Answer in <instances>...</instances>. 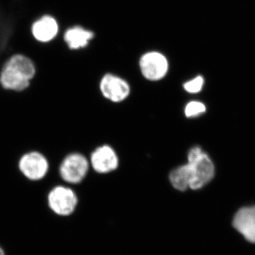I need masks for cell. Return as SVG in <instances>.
Listing matches in <instances>:
<instances>
[{"label": "cell", "instance_id": "cell-8", "mask_svg": "<svg viewBox=\"0 0 255 255\" xmlns=\"http://www.w3.org/2000/svg\"><path fill=\"white\" fill-rule=\"evenodd\" d=\"M90 164L97 173H110L118 168L119 157L111 146L102 145L92 152Z\"/></svg>", "mask_w": 255, "mask_h": 255}, {"label": "cell", "instance_id": "cell-12", "mask_svg": "<svg viewBox=\"0 0 255 255\" xmlns=\"http://www.w3.org/2000/svg\"><path fill=\"white\" fill-rule=\"evenodd\" d=\"M169 182L174 189L179 191H185L189 189L191 172L188 164L176 167L169 175Z\"/></svg>", "mask_w": 255, "mask_h": 255}, {"label": "cell", "instance_id": "cell-11", "mask_svg": "<svg viewBox=\"0 0 255 255\" xmlns=\"http://www.w3.org/2000/svg\"><path fill=\"white\" fill-rule=\"evenodd\" d=\"M94 37V33L80 26L69 28L64 34V41L70 50L85 48Z\"/></svg>", "mask_w": 255, "mask_h": 255}, {"label": "cell", "instance_id": "cell-14", "mask_svg": "<svg viewBox=\"0 0 255 255\" xmlns=\"http://www.w3.org/2000/svg\"><path fill=\"white\" fill-rule=\"evenodd\" d=\"M204 79L203 77L197 76L192 79L190 81L185 82L183 85L184 90L188 93L196 94L199 93L202 90L204 86Z\"/></svg>", "mask_w": 255, "mask_h": 255}, {"label": "cell", "instance_id": "cell-10", "mask_svg": "<svg viewBox=\"0 0 255 255\" xmlns=\"http://www.w3.org/2000/svg\"><path fill=\"white\" fill-rule=\"evenodd\" d=\"M233 226L247 241L255 243V206L238 211L233 220Z\"/></svg>", "mask_w": 255, "mask_h": 255}, {"label": "cell", "instance_id": "cell-4", "mask_svg": "<svg viewBox=\"0 0 255 255\" xmlns=\"http://www.w3.org/2000/svg\"><path fill=\"white\" fill-rule=\"evenodd\" d=\"M47 204L50 211L57 216H70L78 205V196L71 186L59 184L48 192Z\"/></svg>", "mask_w": 255, "mask_h": 255}, {"label": "cell", "instance_id": "cell-2", "mask_svg": "<svg viewBox=\"0 0 255 255\" xmlns=\"http://www.w3.org/2000/svg\"><path fill=\"white\" fill-rule=\"evenodd\" d=\"M191 172L189 189L198 190L206 186L214 177L215 167L212 160L200 147H194L187 156Z\"/></svg>", "mask_w": 255, "mask_h": 255}, {"label": "cell", "instance_id": "cell-13", "mask_svg": "<svg viewBox=\"0 0 255 255\" xmlns=\"http://www.w3.org/2000/svg\"><path fill=\"white\" fill-rule=\"evenodd\" d=\"M206 110V106L202 102L192 101L186 105L184 114L187 118H195L205 113Z\"/></svg>", "mask_w": 255, "mask_h": 255}, {"label": "cell", "instance_id": "cell-9", "mask_svg": "<svg viewBox=\"0 0 255 255\" xmlns=\"http://www.w3.org/2000/svg\"><path fill=\"white\" fill-rule=\"evenodd\" d=\"M59 26L58 21L50 15H44L32 23L31 32L35 40L46 43L53 41L58 35Z\"/></svg>", "mask_w": 255, "mask_h": 255}, {"label": "cell", "instance_id": "cell-3", "mask_svg": "<svg viewBox=\"0 0 255 255\" xmlns=\"http://www.w3.org/2000/svg\"><path fill=\"white\" fill-rule=\"evenodd\" d=\"M90 164L81 152H70L62 159L58 173L65 185L74 187L83 182L88 173Z\"/></svg>", "mask_w": 255, "mask_h": 255}, {"label": "cell", "instance_id": "cell-6", "mask_svg": "<svg viewBox=\"0 0 255 255\" xmlns=\"http://www.w3.org/2000/svg\"><path fill=\"white\" fill-rule=\"evenodd\" d=\"M144 78L150 81H159L167 74L169 63L167 58L159 52L151 51L142 55L139 61Z\"/></svg>", "mask_w": 255, "mask_h": 255}, {"label": "cell", "instance_id": "cell-15", "mask_svg": "<svg viewBox=\"0 0 255 255\" xmlns=\"http://www.w3.org/2000/svg\"><path fill=\"white\" fill-rule=\"evenodd\" d=\"M0 255H5L4 251L1 248H0Z\"/></svg>", "mask_w": 255, "mask_h": 255}, {"label": "cell", "instance_id": "cell-1", "mask_svg": "<svg viewBox=\"0 0 255 255\" xmlns=\"http://www.w3.org/2000/svg\"><path fill=\"white\" fill-rule=\"evenodd\" d=\"M36 73V65L29 57L15 53L6 60L0 70V86L9 92L24 91Z\"/></svg>", "mask_w": 255, "mask_h": 255}, {"label": "cell", "instance_id": "cell-7", "mask_svg": "<svg viewBox=\"0 0 255 255\" xmlns=\"http://www.w3.org/2000/svg\"><path fill=\"white\" fill-rule=\"evenodd\" d=\"M100 88L106 99L115 103L127 100L130 93L128 83L124 79L112 74H107L102 78Z\"/></svg>", "mask_w": 255, "mask_h": 255}, {"label": "cell", "instance_id": "cell-5", "mask_svg": "<svg viewBox=\"0 0 255 255\" xmlns=\"http://www.w3.org/2000/svg\"><path fill=\"white\" fill-rule=\"evenodd\" d=\"M18 167L23 177L32 182H38L48 174L49 162L41 152L30 151L21 156Z\"/></svg>", "mask_w": 255, "mask_h": 255}]
</instances>
